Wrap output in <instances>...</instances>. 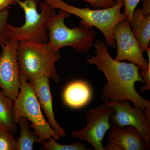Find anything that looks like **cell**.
I'll return each instance as SVG.
<instances>
[{
  "label": "cell",
  "instance_id": "obj_2",
  "mask_svg": "<svg viewBox=\"0 0 150 150\" xmlns=\"http://www.w3.org/2000/svg\"><path fill=\"white\" fill-rule=\"evenodd\" d=\"M17 58L20 75L26 80L44 76L56 83L61 81L56 67V63L61 59V54L51 50L47 43L18 41Z\"/></svg>",
  "mask_w": 150,
  "mask_h": 150
},
{
  "label": "cell",
  "instance_id": "obj_13",
  "mask_svg": "<svg viewBox=\"0 0 150 150\" xmlns=\"http://www.w3.org/2000/svg\"><path fill=\"white\" fill-rule=\"evenodd\" d=\"M90 87L86 82L75 81L67 86L64 91V103L69 107L81 108L88 104L92 97Z\"/></svg>",
  "mask_w": 150,
  "mask_h": 150
},
{
  "label": "cell",
  "instance_id": "obj_3",
  "mask_svg": "<svg viewBox=\"0 0 150 150\" xmlns=\"http://www.w3.org/2000/svg\"><path fill=\"white\" fill-rule=\"evenodd\" d=\"M70 15L60 9L58 14L55 13L51 17L46 24L49 31L47 44L55 52H59L61 48L69 46L79 53H87L94 43L96 33L93 27L82 20L80 26L73 28L67 27L65 19Z\"/></svg>",
  "mask_w": 150,
  "mask_h": 150
},
{
  "label": "cell",
  "instance_id": "obj_23",
  "mask_svg": "<svg viewBox=\"0 0 150 150\" xmlns=\"http://www.w3.org/2000/svg\"><path fill=\"white\" fill-rule=\"evenodd\" d=\"M16 4L15 0H0V11L8 7L9 6Z\"/></svg>",
  "mask_w": 150,
  "mask_h": 150
},
{
  "label": "cell",
  "instance_id": "obj_9",
  "mask_svg": "<svg viewBox=\"0 0 150 150\" xmlns=\"http://www.w3.org/2000/svg\"><path fill=\"white\" fill-rule=\"evenodd\" d=\"M18 41L8 40L2 47L0 55V88L12 100L18 95L21 87L20 72L17 58Z\"/></svg>",
  "mask_w": 150,
  "mask_h": 150
},
{
  "label": "cell",
  "instance_id": "obj_18",
  "mask_svg": "<svg viewBox=\"0 0 150 150\" xmlns=\"http://www.w3.org/2000/svg\"><path fill=\"white\" fill-rule=\"evenodd\" d=\"M13 134L6 128L0 127V150H17V142Z\"/></svg>",
  "mask_w": 150,
  "mask_h": 150
},
{
  "label": "cell",
  "instance_id": "obj_19",
  "mask_svg": "<svg viewBox=\"0 0 150 150\" xmlns=\"http://www.w3.org/2000/svg\"><path fill=\"white\" fill-rule=\"evenodd\" d=\"M8 8L0 11V46H2L8 40V19L9 16Z\"/></svg>",
  "mask_w": 150,
  "mask_h": 150
},
{
  "label": "cell",
  "instance_id": "obj_11",
  "mask_svg": "<svg viewBox=\"0 0 150 150\" xmlns=\"http://www.w3.org/2000/svg\"><path fill=\"white\" fill-rule=\"evenodd\" d=\"M49 79L50 78L48 77L42 76L30 81V83L40 106L45 112L48 123L60 137H65L66 131L59 125L54 115L53 99L49 87Z\"/></svg>",
  "mask_w": 150,
  "mask_h": 150
},
{
  "label": "cell",
  "instance_id": "obj_6",
  "mask_svg": "<svg viewBox=\"0 0 150 150\" xmlns=\"http://www.w3.org/2000/svg\"><path fill=\"white\" fill-rule=\"evenodd\" d=\"M21 87L16 98L14 100V116L16 123L22 117L31 122L33 132L38 137L37 143L46 142L50 138L60 139L62 137L54 131L43 116L40 106L30 82L20 75Z\"/></svg>",
  "mask_w": 150,
  "mask_h": 150
},
{
  "label": "cell",
  "instance_id": "obj_22",
  "mask_svg": "<svg viewBox=\"0 0 150 150\" xmlns=\"http://www.w3.org/2000/svg\"><path fill=\"white\" fill-rule=\"evenodd\" d=\"M140 74L141 76L146 81L145 85L142 86L141 87V92L143 93L147 91H149L150 90V69L146 72L140 70Z\"/></svg>",
  "mask_w": 150,
  "mask_h": 150
},
{
  "label": "cell",
  "instance_id": "obj_21",
  "mask_svg": "<svg viewBox=\"0 0 150 150\" xmlns=\"http://www.w3.org/2000/svg\"><path fill=\"white\" fill-rule=\"evenodd\" d=\"M140 0H124L125 4V11L123 13L125 15L126 18L131 21L132 19V16L135 10L136 7Z\"/></svg>",
  "mask_w": 150,
  "mask_h": 150
},
{
  "label": "cell",
  "instance_id": "obj_7",
  "mask_svg": "<svg viewBox=\"0 0 150 150\" xmlns=\"http://www.w3.org/2000/svg\"><path fill=\"white\" fill-rule=\"evenodd\" d=\"M104 103L112 108L115 112L110 116V121L119 129L126 126L134 127L144 138L148 149H150V110L131 106L129 100L119 102L104 100Z\"/></svg>",
  "mask_w": 150,
  "mask_h": 150
},
{
  "label": "cell",
  "instance_id": "obj_10",
  "mask_svg": "<svg viewBox=\"0 0 150 150\" xmlns=\"http://www.w3.org/2000/svg\"><path fill=\"white\" fill-rule=\"evenodd\" d=\"M113 35L117 47L115 60L119 62L130 61L144 72L150 69V58H149L148 62L144 58L143 52L132 33L130 21L128 19L118 23L113 31Z\"/></svg>",
  "mask_w": 150,
  "mask_h": 150
},
{
  "label": "cell",
  "instance_id": "obj_8",
  "mask_svg": "<svg viewBox=\"0 0 150 150\" xmlns=\"http://www.w3.org/2000/svg\"><path fill=\"white\" fill-rule=\"evenodd\" d=\"M114 112L112 108L104 103L94 108L86 115V126L82 130L73 131L72 137L88 142L96 150H104L103 139L111 128L110 118Z\"/></svg>",
  "mask_w": 150,
  "mask_h": 150
},
{
  "label": "cell",
  "instance_id": "obj_4",
  "mask_svg": "<svg viewBox=\"0 0 150 150\" xmlns=\"http://www.w3.org/2000/svg\"><path fill=\"white\" fill-rule=\"evenodd\" d=\"M16 4L24 11V24L20 27L8 25V40L13 41H33L47 43L48 40L46 24L55 8L45 2L40 4L41 12L37 11L39 0H15Z\"/></svg>",
  "mask_w": 150,
  "mask_h": 150
},
{
  "label": "cell",
  "instance_id": "obj_1",
  "mask_svg": "<svg viewBox=\"0 0 150 150\" xmlns=\"http://www.w3.org/2000/svg\"><path fill=\"white\" fill-rule=\"evenodd\" d=\"M93 46L96 48L95 56L89 55L87 61L90 64L96 66L107 79V83L103 86L101 97L110 102L127 100L135 106L150 110V101L142 97L135 87L137 82L146 84L140 75L139 68L134 63L112 59L106 44L102 41L96 40Z\"/></svg>",
  "mask_w": 150,
  "mask_h": 150
},
{
  "label": "cell",
  "instance_id": "obj_24",
  "mask_svg": "<svg viewBox=\"0 0 150 150\" xmlns=\"http://www.w3.org/2000/svg\"><path fill=\"white\" fill-rule=\"evenodd\" d=\"M143 6L142 8L144 12L150 13V0H142Z\"/></svg>",
  "mask_w": 150,
  "mask_h": 150
},
{
  "label": "cell",
  "instance_id": "obj_5",
  "mask_svg": "<svg viewBox=\"0 0 150 150\" xmlns=\"http://www.w3.org/2000/svg\"><path fill=\"white\" fill-rule=\"evenodd\" d=\"M43 1L54 8L63 10L70 14L76 16L81 20L96 28L104 35L106 44L111 48H116L113 31L119 23L127 19L125 15L121 12L124 5V0H115L116 4L110 8L97 10L88 8H79L68 4L62 0Z\"/></svg>",
  "mask_w": 150,
  "mask_h": 150
},
{
  "label": "cell",
  "instance_id": "obj_16",
  "mask_svg": "<svg viewBox=\"0 0 150 150\" xmlns=\"http://www.w3.org/2000/svg\"><path fill=\"white\" fill-rule=\"evenodd\" d=\"M18 123L20 127V134L16 141L17 150H33V144L35 142L38 143V137L34 132L30 131L31 124L29 120L25 117H22Z\"/></svg>",
  "mask_w": 150,
  "mask_h": 150
},
{
  "label": "cell",
  "instance_id": "obj_12",
  "mask_svg": "<svg viewBox=\"0 0 150 150\" xmlns=\"http://www.w3.org/2000/svg\"><path fill=\"white\" fill-rule=\"evenodd\" d=\"M108 142L118 145L121 150L149 149L142 134L137 129L131 126H126L121 129L113 124L111 125Z\"/></svg>",
  "mask_w": 150,
  "mask_h": 150
},
{
  "label": "cell",
  "instance_id": "obj_14",
  "mask_svg": "<svg viewBox=\"0 0 150 150\" xmlns=\"http://www.w3.org/2000/svg\"><path fill=\"white\" fill-rule=\"evenodd\" d=\"M130 25L134 37L144 53L150 46V13L144 12L142 8L134 11Z\"/></svg>",
  "mask_w": 150,
  "mask_h": 150
},
{
  "label": "cell",
  "instance_id": "obj_20",
  "mask_svg": "<svg viewBox=\"0 0 150 150\" xmlns=\"http://www.w3.org/2000/svg\"><path fill=\"white\" fill-rule=\"evenodd\" d=\"M96 8H110L116 4L115 0H83Z\"/></svg>",
  "mask_w": 150,
  "mask_h": 150
},
{
  "label": "cell",
  "instance_id": "obj_15",
  "mask_svg": "<svg viewBox=\"0 0 150 150\" xmlns=\"http://www.w3.org/2000/svg\"><path fill=\"white\" fill-rule=\"evenodd\" d=\"M14 100L0 90V127L16 133L17 124L14 116Z\"/></svg>",
  "mask_w": 150,
  "mask_h": 150
},
{
  "label": "cell",
  "instance_id": "obj_25",
  "mask_svg": "<svg viewBox=\"0 0 150 150\" xmlns=\"http://www.w3.org/2000/svg\"><path fill=\"white\" fill-rule=\"evenodd\" d=\"M104 150H121V149L115 144L108 143L107 146L104 148Z\"/></svg>",
  "mask_w": 150,
  "mask_h": 150
},
{
  "label": "cell",
  "instance_id": "obj_17",
  "mask_svg": "<svg viewBox=\"0 0 150 150\" xmlns=\"http://www.w3.org/2000/svg\"><path fill=\"white\" fill-rule=\"evenodd\" d=\"M53 137H50L46 142L41 143L43 147L48 150H88L85 144L76 142L72 144L62 145L56 142Z\"/></svg>",
  "mask_w": 150,
  "mask_h": 150
}]
</instances>
